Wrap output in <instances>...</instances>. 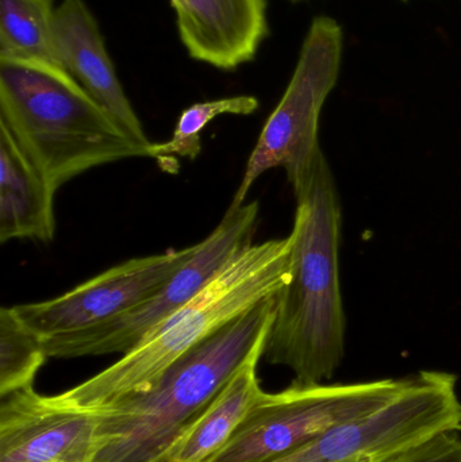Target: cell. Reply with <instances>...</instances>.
I'll use <instances>...</instances> for the list:
<instances>
[{"label":"cell","instance_id":"1","mask_svg":"<svg viewBox=\"0 0 461 462\" xmlns=\"http://www.w3.org/2000/svg\"><path fill=\"white\" fill-rule=\"evenodd\" d=\"M297 211L290 279L276 296L275 317L263 358L286 366L300 384L335 376L346 353L340 282L341 203L324 152L292 186Z\"/></svg>","mask_w":461,"mask_h":462},{"label":"cell","instance_id":"2","mask_svg":"<svg viewBox=\"0 0 461 462\" xmlns=\"http://www.w3.org/2000/svg\"><path fill=\"white\" fill-rule=\"evenodd\" d=\"M290 260V236L248 245L199 295L149 331L116 363L49 398L65 409L99 411L148 393L179 358L260 301L278 295L289 282Z\"/></svg>","mask_w":461,"mask_h":462},{"label":"cell","instance_id":"3","mask_svg":"<svg viewBox=\"0 0 461 462\" xmlns=\"http://www.w3.org/2000/svg\"><path fill=\"white\" fill-rule=\"evenodd\" d=\"M0 124L59 189L81 173L149 157L140 143L59 68L0 60Z\"/></svg>","mask_w":461,"mask_h":462},{"label":"cell","instance_id":"4","mask_svg":"<svg viewBox=\"0 0 461 462\" xmlns=\"http://www.w3.org/2000/svg\"><path fill=\"white\" fill-rule=\"evenodd\" d=\"M276 296L260 301L179 358L148 393L91 411L99 418V445L92 462H157L265 344Z\"/></svg>","mask_w":461,"mask_h":462},{"label":"cell","instance_id":"5","mask_svg":"<svg viewBox=\"0 0 461 462\" xmlns=\"http://www.w3.org/2000/svg\"><path fill=\"white\" fill-rule=\"evenodd\" d=\"M344 32L332 16L311 21L289 86L260 133L229 208L246 203L267 171L284 168L291 187L308 173L322 149L319 118L340 78Z\"/></svg>","mask_w":461,"mask_h":462},{"label":"cell","instance_id":"6","mask_svg":"<svg viewBox=\"0 0 461 462\" xmlns=\"http://www.w3.org/2000/svg\"><path fill=\"white\" fill-rule=\"evenodd\" d=\"M402 379L352 384H300L263 393L224 449L208 462H270L337 426L378 411L408 385Z\"/></svg>","mask_w":461,"mask_h":462},{"label":"cell","instance_id":"7","mask_svg":"<svg viewBox=\"0 0 461 462\" xmlns=\"http://www.w3.org/2000/svg\"><path fill=\"white\" fill-rule=\"evenodd\" d=\"M460 431L456 374L421 371L378 411L270 462H398L441 434Z\"/></svg>","mask_w":461,"mask_h":462},{"label":"cell","instance_id":"8","mask_svg":"<svg viewBox=\"0 0 461 462\" xmlns=\"http://www.w3.org/2000/svg\"><path fill=\"white\" fill-rule=\"evenodd\" d=\"M259 214L257 202L227 208L218 226L199 242L198 252L154 295L99 325L43 339L49 358L124 355L132 350L149 331L199 295L238 252L254 244Z\"/></svg>","mask_w":461,"mask_h":462},{"label":"cell","instance_id":"9","mask_svg":"<svg viewBox=\"0 0 461 462\" xmlns=\"http://www.w3.org/2000/svg\"><path fill=\"white\" fill-rule=\"evenodd\" d=\"M199 244L132 258L78 284L64 295L14 306L19 319L46 339L113 319L157 292L195 253Z\"/></svg>","mask_w":461,"mask_h":462},{"label":"cell","instance_id":"10","mask_svg":"<svg viewBox=\"0 0 461 462\" xmlns=\"http://www.w3.org/2000/svg\"><path fill=\"white\" fill-rule=\"evenodd\" d=\"M0 399V462L94 461L95 412L57 406L32 387Z\"/></svg>","mask_w":461,"mask_h":462},{"label":"cell","instance_id":"11","mask_svg":"<svg viewBox=\"0 0 461 462\" xmlns=\"http://www.w3.org/2000/svg\"><path fill=\"white\" fill-rule=\"evenodd\" d=\"M179 37L197 61L235 70L254 61L270 34L267 0H170Z\"/></svg>","mask_w":461,"mask_h":462},{"label":"cell","instance_id":"12","mask_svg":"<svg viewBox=\"0 0 461 462\" xmlns=\"http://www.w3.org/2000/svg\"><path fill=\"white\" fill-rule=\"evenodd\" d=\"M54 40L64 69L127 133L151 145L116 75L94 14L84 0H61L53 18Z\"/></svg>","mask_w":461,"mask_h":462},{"label":"cell","instance_id":"13","mask_svg":"<svg viewBox=\"0 0 461 462\" xmlns=\"http://www.w3.org/2000/svg\"><path fill=\"white\" fill-rule=\"evenodd\" d=\"M56 192L0 124V242L53 241Z\"/></svg>","mask_w":461,"mask_h":462},{"label":"cell","instance_id":"14","mask_svg":"<svg viewBox=\"0 0 461 462\" xmlns=\"http://www.w3.org/2000/svg\"><path fill=\"white\" fill-rule=\"evenodd\" d=\"M264 346L265 344L260 345L252 353L221 393L181 430L157 462H208L224 449L264 393L257 376Z\"/></svg>","mask_w":461,"mask_h":462},{"label":"cell","instance_id":"15","mask_svg":"<svg viewBox=\"0 0 461 462\" xmlns=\"http://www.w3.org/2000/svg\"><path fill=\"white\" fill-rule=\"evenodd\" d=\"M54 10L53 0H0V60L64 69L54 40Z\"/></svg>","mask_w":461,"mask_h":462},{"label":"cell","instance_id":"16","mask_svg":"<svg viewBox=\"0 0 461 462\" xmlns=\"http://www.w3.org/2000/svg\"><path fill=\"white\" fill-rule=\"evenodd\" d=\"M49 356L43 339L30 330L13 307L0 309V398L32 387Z\"/></svg>","mask_w":461,"mask_h":462},{"label":"cell","instance_id":"17","mask_svg":"<svg viewBox=\"0 0 461 462\" xmlns=\"http://www.w3.org/2000/svg\"><path fill=\"white\" fill-rule=\"evenodd\" d=\"M257 108L259 100L251 95L195 103L180 114L170 141L152 143L149 157L156 160L167 157L195 160L202 151L200 135L214 119L222 116H251Z\"/></svg>","mask_w":461,"mask_h":462},{"label":"cell","instance_id":"18","mask_svg":"<svg viewBox=\"0 0 461 462\" xmlns=\"http://www.w3.org/2000/svg\"><path fill=\"white\" fill-rule=\"evenodd\" d=\"M398 462H461L460 433L441 434Z\"/></svg>","mask_w":461,"mask_h":462},{"label":"cell","instance_id":"19","mask_svg":"<svg viewBox=\"0 0 461 462\" xmlns=\"http://www.w3.org/2000/svg\"><path fill=\"white\" fill-rule=\"evenodd\" d=\"M290 2L298 3V2H302V0H290Z\"/></svg>","mask_w":461,"mask_h":462}]
</instances>
